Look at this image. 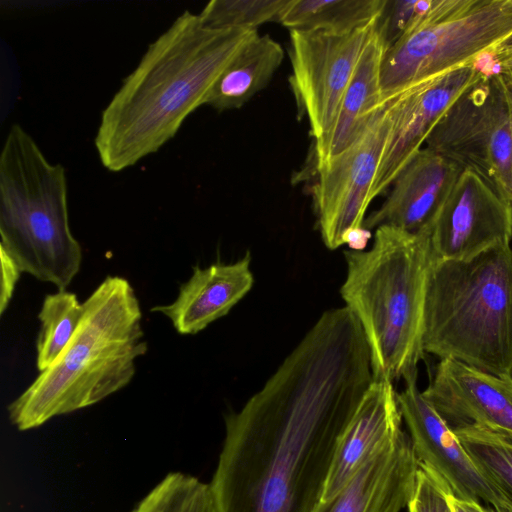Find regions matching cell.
Wrapping results in <instances>:
<instances>
[{
	"label": "cell",
	"mask_w": 512,
	"mask_h": 512,
	"mask_svg": "<svg viewBox=\"0 0 512 512\" xmlns=\"http://www.w3.org/2000/svg\"><path fill=\"white\" fill-rule=\"evenodd\" d=\"M373 381L361 330L320 316L237 412L209 483L216 512H312L338 437Z\"/></svg>",
	"instance_id": "cell-1"
},
{
	"label": "cell",
	"mask_w": 512,
	"mask_h": 512,
	"mask_svg": "<svg viewBox=\"0 0 512 512\" xmlns=\"http://www.w3.org/2000/svg\"><path fill=\"white\" fill-rule=\"evenodd\" d=\"M257 33L213 29L199 14L182 12L148 45L103 109L94 139L102 166L121 172L174 138Z\"/></svg>",
	"instance_id": "cell-2"
},
{
	"label": "cell",
	"mask_w": 512,
	"mask_h": 512,
	"mask_svg": "<svg viewBox=\"0 0 512 512\" xmlns=\"http://www.w3.org/2000/svg\"><path fill=\"white\" fill-rule=\"evenodd\" d=\"M82 304V318L66 348L7 407L20 431L121 390L135 375V360L147 352L140 304L127 279L107 276Z\"/></svg>",
	"instance_id": "cell-3"
},
{
	"label": "cell",
	"mask_w": 512,
	"mask_h": 512,
	"mask_svg": "<svg viewBox=\"0 0 512 512\" xmlns=\"http://www.w3.org/2000/svg\"><path fill=\"white\" fill-rule=\"evenodd\" d=\"M344 254L347 275L340 293L363 330L373 380L393 383L416 373L425 353L429 236L383 225L370 249Z\"/></svg>",
	"instance_id": "cell-4"
},
{
	"label": "cell",
	"mask_w": 512,
	"mask_h": 512,
	"mask_svg": "<svg viewBox=\"0 0 512 512\" xmlns=\"http://www.w3.org/2000/svg\"><path fill=\"white\" fill-rule=\"evenodd\" d=\"M423 348L479 370L512 377V248L463 261L431 259Z\"/></svg>",
	"instance_id": "cell-5"
},
{
	"label": "cell",
	"mask_w": 512,
	"mask_h": 512,
	"mask_svg": "<svg viewBox=\"0 0 512 512\" xmlns=\"http://www.w3.org/2000/svg\"><path fill=\"white\" fill-rule=\"evenodd\" d=\"M65 168L44 155L20 125L10 126L0 154V248L22 272L65 290L82 251L69 225Z\"/></svg>",
	"instance_id": "cell-6"
},
{
	"label": "cell",
	"mask_w": 512,
	"mask_h": 512,
	"mask_svg": "<svg viewBox=\"0 0 512 512\" xmlns=\"http://www.w3.org/2000/svg\"><path fill=\"white\" fill-rule=\"evenodd\" d=\"M512 34V0H430L417 22L383 54V99L476 65Z\"/></svg>",
	"instance_id": "cell-7"
},
{
	"label": "cell",
	"mask_w": 512,
	"mask_h": 512,
	"mask_svg": "<svg viewBox=\"0 0 512 512\" xmlns=\"http://www.w3.org/2000/svg\"><path fill=\"white\" fill-rule=\"evenodd\" d=\"M425 147L474 172L512 205V135L497 72L485 73L450 105Z\"/></svg>",
	"instance_id": "cell-8"
},
{
	"label": "cell",
	"mask_w": 512,
	"mask_h": 512,
	"mask_svg": "<svg viewBox=\"0 0 512 512\" xmlns=\"http://www.w3.org/2000/svg\"><path fill=\"white\" fill-rule=\"evenodd\" d=\"M390 123L386 99L350 146L315 166L312 196L322 240L331 250L368 238L363 224Z\"/></svg>",
	"instance_id": "cell-9"
},
{
	"label": "cell",
	"mask_w": 512,
	"mask_h": 512,
	"mask_svg": "<svg viewBox=\"0 0 512 512\" xmlns=\"http://www.w3.org/2000/svg\"><path fill=\"white\" fill-rule=\"evenodd\" d=\"M376 19L343 34L289 30L290 83L315 141L332 128Z\"/></svg>",
	"instance_id": "cell-10"
},
{
	"label": "cell",
	"mask_w": 512,
	"mask_h": 512,
	"mask_svg": "<svg viewBox=\"0 0 512 512\" xmlns=\"http://www.w3.org/2000/svg\"><path fill=\"white\" fill-rule=\"evenodd\" d=\"M432 258L463 261L512 239V205L486 181L463 170L428 232Z\"/></svg>",
	"instance_id": "cell-11"
},
{
	"label": "cell",
	"mask_w": 512,
	"mask_h": 512,
	"mask_svg": "<svg viewBox=\"0 0 512 512\" xmlns=\"http://www.w3.org/2000/svg\"><path fill=\"white\" fill-rule=\"evenodd\" d=\"M485 72L463 67L408 87L387 98L391 123L372 188L384 194L422 145L450 105ZM386 100V99H385Z\"/></svg>",
	"instance_id": "cell-12"
},
{
	"label": "cell",
	"mask_w": 512,
	"mask_h": 512,
	"mask_svg": "<svg viewBox=\"0 0 512 512\" xmlns=\"http://www.w3.org/2000/svg\"><path fill=\"white\" fill-rule=\"evenodd\" d=\"M404 381L397 399L419 462L439 474L455 497L484 503L497 512H512L511 504L481 474L454 431L423 397L417 372Z\"/></svg>",
	"instance_id": "cell-13"
},
{
	"label": "cell",
	"mask_w": 512,
	"mask_h": 512,
	"mask_svg": "<svg viewBox=\"0 0 512 512\" xmlns=\"http://www.w3.org/2000/svg\"><path fill=\"white\" fill-rule=\"evenodd\" d=\"M422 395L452 430L476 427L512 441V377L441 359Z\"/></svg>",
	"instance_id": "cell-14"
},
{
	"label": "cell",
	"mask_w": 512,
	"mask_h": 512,
	"mask_svg": "<svg viewBox=\"0 0 512 512\" xmlns=\"http://www.w3.org/2000/svg\"><path fill=\"white\" fill-rule=\"evenodd\" d=\"M397 392L387 380H373L337 439L319 502L335 497L357 471L402 431Z\"/></svg>",
	"instance_id": "cell-15"
},
{
	"label": "cell",
	"mask_w": 512,
	"mask_h": 512,
	"mask_svg": "<svg viewBox=\"0 0 512 512\" xmlns=\"http://www.w3.org/2000/svg\"><path fill=\"white\" fill-rule=\"evenodd\" d=\"M462 171L455 162L422 148L393 181L380 208L365 218L364 229L387 225L413 234H427Z\"/></svg>",
	"instance_id": "cell-16"
},
{
	"label": "cell",
	"mask_w": 512,
	"mask_h": 512,
	"mask_svg": "<svg viewBox=\"0 0 512 512\" xmlns=\"http://www.w3.org/2000/svg\"><path fill=\"white\" fill-rule=\"evenodd\" d=\"M419 460L402 431L368 460L331 500L312 512H400L414 492Z\"/></svg>",
	"instance_id": "cell-17"
},
{
	"label": "cell",
	"mask_w": 512,
	"mask_h": 512,
	"mask_svg": "<svg viewBox=\"0 0 512 512\" xmlns=\"http://www.w3.org/2000/svg\"><path fill=\"white\" fill-rule=\"evenodd\" d=\"M253 282L249 254L232 264L195 266L176 300L151 311L167 316L179 334H196L225 316L250 291Z\"/></svg>",
	"instance_id": "cell-18"
},
{
	"label": "cell",
	"mask_w": 512,
	"mask_h": 512,
	"mask_svg": "<svg viewBox=\"0 0 512 512\" xmlns=\"http://www.w3.org/2000/svg\"><path fill=\"white\" fill-rule=\"evenodd\" d=\"M384 52V46L374 27L332 128L325 136L315 141V166L350 146L385 103L380 83V67Z\"/></svg>",
	"instance_id": "cell-19"
},
{
	"label": "cell",
	"mask_w": 512,
	"mask_h": 512,
	"mask_svg": "<svg viewBox=\"0 0 512 512\" xmlns=\"http://www.w3.org/2000/svg\"><path fill=\"white\" fill-rule=\"evenodd\" d=\"M284 58L269 35L252 37L234 56L210 89L205 105L218 111L237 109L270 82Z\"/></svg>",
	"instance_id": "cell-20"
},
{
	"label": "cell",
	"mask_w": 512,
	"mask_h": 512,
	"mask_svg": "<svg viewBox=\"0 0 512 512\" xmlns=\"http://www.w3.org/2000/svg\"><path fill=\"white\" fill-rule=\"evenodd\" d=\"M385 0H291L279 23L289 30L349 33L372 23Z\"/></svg>",
	"instance_id": "cell-21"
},
{
	"label": "cell",
	"mask_w": 512,
	"mask_h": 512,
	"mask_svg": "<svg viewBox=\"0 0 512 512\" xmlns=\"http://www.w3.org/2000/svg\"><path fill=\"white\" fill-rule=\"evenodd\" d=\"M82 313L83 304L72 292L59 290L45 297L38 315L41 327L36 342V366L39 372L46 370L66 348Z\"/></svg>",
	"instance_id": "cell-22"
},
{
	"label": "cell",
	"mask_w": 512,
	"mask_h": 512,
	"mask_svg": "<svg viewBox=\"0 0 512 512\" xmlns=\"http://www.w3.org/2000/svg\"><path fill=\"white\" fill-rule=\"evenodd\" d=\"M453 431L481 474L512 506V441L476 427Z\"/></svg>",
	"instance_id": "cell-23"
},
{
	"label": "cell",
	"mask_w": 512,
	"mask_h": 512,
	"mask_svg": "<svg viewBox=\"0 0 512 512\" xmlns=\"http://www.w3.org/2000/svg\"><path fill=\"white\" fill-rule=\"evenodd\" d=\"M291 0H212L199 13L213 29L255 30L268 22H278Z\"/></svg>",
	"instance_id": "cell-24"
},
{
	"label": "cell",
	"mask_w": 512,
	"mask_h": 512,
	"mask_svg": "<svg viewBox=\"0 0 512 512\" xmlns=\"http://www.w3.org/2000/svg\"><path fill=\"white\" fill-rule=\"evenodd\" d=\"M200 482L183 472L168 473L131 512H186Z\"/></svg>",
	"instance_id": "cell-25"
},
{
	"label": "cell",
	"mask_w": 512,
	"mask_h": 512,
	"mask_svg": "<svg viewBox=\"0 0 512 512\" xmlns=\"http://www.w3.org/2000/svg\"><path fill=\"white\" fill-rule=\"evenodd\" d=\"M429 3L430 0H385L375 22V31L385 51L417 22Z\"/></svg>",
	"instance_id": "cell-26"
},
{
	"label": "cell",
	"mask_w": 512,
	"mask_h": 512,
	"mask_svg": "<svg viewBox=\"0 0 512 512\" xmlns=\"http://www.w3.org/2000/svg\"><path fill=\"white\" fill-rule=\"evenodd\" d=\"M451 493L439 474L420 463L408 512H453L448 500Z\"/></svg>",
	"instance_id": "cell-27"
},
{
	"label": "cell",
	"mask_w": 512,
	"mask_h": 512,
	"mask_svg": "<svg viewBox=\"0 0 512 512\" xmlns=\"http://www.w3.org/2000/svg\"><path fill=\"white\" fill-rule=\"evenodd\" d=\"M1 256V295H0V315L7 309L16 284L22 272L16 261L2 248Z\"/></svg>",
	"instance_id": "cell-28"
},
{
	"label": "cell",
	"mask_w": 512,
	"mask_h": 512,
	"mask_svg": "<svg viewBox=\"0 0 512 512\" xmlns=\"http://www.w3.org/2000/svg\"><path fill=\"white\" fill-rule=\"evenodd\" d=\"M186 512H216L209 483L200 482Z\"/></svg>",
	"instance_id": "cell-29"
},
{
	"label": "cell",
	"mask_w": 512,
	"mask_h": 512,
	"mask_svg": "<svg viewBox=\"0 0 512 512\" xmlns=\"http://www.w3.org/2000/svg\"><path fill=\"white\" fill-rule=\"evenodd\" d=\"M499 71H512V34L503 40L490 53Z\"/></svg>",
	"instance_id": "cell-30"
},
{
	"label": "cell",
	"mask_w": 512,
	"mask_h": 512,
	"mask_svg": "<svg viewBox=\"0 0 512 512\" xmlns=\"http://www.w3.org/2000/svg\"><path fill=\"white\" fill-rule=\"evenodd\" d=\"M453 512H488V508L477 502L459 499L451 493L448 497Z\"/></svg>",
	"instance_id": "cell-31"
},
{
	"label": "cell",
	"mask_w": 512,
	"mask_h": 512,
	"mask_svg": "<svg viewBox=\"0 0 512 512\" xmlns=\"http://www.w3.org/2000/svg\"><path fill=\"white\" fill-rule=\"evenodd\" d=\"M497 74L499 76L508 107L512 135V71H498Z\"/></svg>",
	"instance_id": "cell-32"
},
{
	"label": "cell",
	"mask_w": 512,
	"mask_h": 512,
	"mask_svg": "<svg viewBox=\"0 0 512 512\" xmlns=\"http://www.w3.org/2000/svg\"><path fill=\"white\" fill-rule=\"evenodd\" d=\"M487 508H488V512H497V511H495V510H494L493 508H491V507H487Z\"/></svg>",
	"instance_id": "cell-33"
}]
</instances>
